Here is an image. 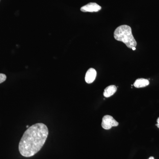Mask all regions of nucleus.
<instances>
[{
    "label": "nucleus",
    "mask_w": 159,
    "mask_h": 159,
    "mask_svg": "<svg viewBox=\"0 0 159 159\" xmlns=\"http://www.w3.org/2000/svg\"><path fill=\"white\" fill-rule=\"evenodd\" d=\"M48 134V127L43 123H36L29 127L20 141L19 150L20 154L26 157L33 156L44 145Z\"/></svg>",
    "instance_id": "f257e3e1"
},
{
    "label": "nucleus",
    "mask_w": 159,
    "mask_h": 159,
    "mask_svg": "<svg viewBox=\"0 0 159 159\" xmlns=\"http://www.w3.org/2000/svg\"><path fill=\"white\" fill-rule=\"evenodd\" d=\"M148 159H155V158L153 157H151Z\"/></svg>",
    "instance_id": "9d476101"
},
{
    "label": "nucleus",
    "mask_w": 159,
    "mask_h": 159,
    "mask_svg": "<svg viewBox=\"0 0 159 159\" xmlns=\"http://www.w3.org/2000/svg\"><path fill=\"white\" fill-rule=\"evenodd\" d=\"M102 128L105 129H110L112 127L117 126L119 122H117L111 116L106 115L102 118Z\"/></svg>",
    "instance_id": "7ed1b4c3"
},
{
    "label": "nucleus",
    "mask_w": 159,
    "mask_h": 159,
    "mask_svg": "<svg viewBox=\"0 0 159 159\" xmlns=\"http://www.w3.org/2000/svg\"><path fill=\"white\" fill-rule=\"evenodd\" d=\"M101 9V7L96 3L91 2L80 8L83 12H97Z\"/></svg>",
    "instance_id": "20e7f679"
},
{
    "label": "nucleus",
    "mask_w": 159,
    "mask_h": 159,
    "mask_svg": "<svg viewBox=\"0 0 159 159\" xmlns=\"http://www.w3.org/2000/svg\"><path fill=\"white\" fill-rule=\"evenodd\" d=\"M157 124H156V125L157 126L158 128H159V117L157 120Z\"/></svg>",
    "instance_id": "1a4fd4ad"
},
{
    "label": "nucleus",
    "mask_w": 159,
    "mask_h": 159,
    "mask_svg": "<svg viewBox=\"0 0 159 159\" xmlns=\"http://www.w3.org/2000/svg\"><path fill=\"white\" fill-rule=\"evenodd\" d=\"M117 90V88L116 86L114 85L109 86L104 89L103 96L106 98L111 97L116 93Z\"/></svg>",
    "instance_id": "423d86ee"
},
{
    "label": "nucleus",
    "mask_w": 159,
    "mask_h": 159,
    "mask_svg": "<svg viewBox=\"0 0 159 159\" xmlns=\"http://www.w3.org/2000/svg\"><path fill=\"white\" fill-rule=\"evenodd\" d=\"M6 79V76L5 74H0V84L4 82Z\"/></svg>",
    "instance_id": "6e6552de"
},
{
    "label": "nucleus",
    "mask_w": 159,
    "mask_h": 159,
    "mask_svg": "<svg viewBox=\"0 0 159 159\" xmlns=\"http://www.w3.org/2000/svg\"><path fill=\"white\" fill-rule=\"evenodd\" d=\"M115 39L125 44L129 48H135L137 42L132 32L131 28L127 25H122L118 27L114 33Z\"/></svg>",
    "instance_id": "f03ea898"
},
{
    "label": "nucleus",
    "mask_w": 159,
    "mask_h": 159,
    "mask_svg": "<svg viewBox=\"0 0 159 159\" xmlns=\"http://www.w3.org/2000/svg\"><path fill=\"white\" fill-rule=\"evenodd\" d=\"M26 127H27V128H29V125H27V126H26Z\"/></svg>",
    "instance_id": "f8f14e48"
},
{
    "label": "nucleus",
    "mask_w": 159,
    "mask_h": 159,
    "mask_svg": "<svg viewBox=\"0 0 159 159\" xmlns=\"http://www.w3.org/2000/svg\"><path fill=\"white\" fill-rule=\"evenodd\" d=\"M149 84V81L148 80L144 78H139L137 79L134 83V85L137 88H141L147 86Z\"/></svg>",
    "instance_id": "0eeeda50"
},
{
    "label": "nucleus",
    "mask_w": 159,
    "mask_h": 159,
    "mask_svg": "<svg viewBox=\"0 0 159 159\" xmlns=\"http://www.w3.org/2000/svg\"><path fill=\"white\" fill-rule=\"evenodd\" d=\"M97 73L93 68H90L87 72L85 77L86 82L88 84L92 83L97 77Z\"/></svg>",
    "instance_id": "39448f33"
},
{
    "label": "nucleus",
    "mask_w": 159,
    "mask_h": 159,
    "mask_svg": "<svg viewBox=\"0 0 159 159\" xmlns=\"http://www.w3.org/2000/svg\"><path fill=\"white\" fill-rule=\"evenodd\" d=\"M133 51H134V50H136V48H135V47H134V48H132Z\"/></svg>",
    "instance_id": "9b49d317"
}]
</instances>
